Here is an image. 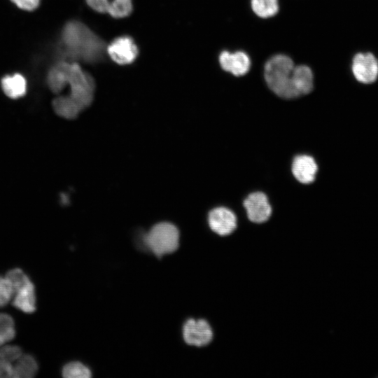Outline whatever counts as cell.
I'll return each instance as SVG.
<instances>
[{
    "instance_id": "20",
    "label": "cell",
    "mask_w": 378,
    "mask_h": 378,
    "mask_svg": "<svg viewBox=\"0 0 378 378\" xmlns=\"http://www.w3.org/2000/svg\"><path fill=\"white\" fill-rule=\"evenodd\" d=\"M15 323L12 316L0 313V337L4 342L12 340L15 336Z\"/></svg>"
},
{
    "instance_id": "1",
    "label": "cell",
    "mask_w": 378,
    "mask_h": 378,
    "mask_svg": "<svg viewBox=\"0 0 378 378\" xmlns=\"http://www.w3.org/2000/svg\"><path fill=\"white\" fill-rule=\"evenodd\" d=\"M265 79L270 90L284 99L307 94L313 89L311 69L305 65L295 66L293 60L285 55H274L266 62Z\"/></svg>"
},
{
    "instance_id": "21",
    "label": "cell",
    "mask_w": 378,
    "mask_h": 378,
    "mask_svg": "<svg viewBox=\"0 0 378 378\" xmlns=\"http://www.w3.org/2000/svg\"><path fill=\"white\" fill-rule=\"evenodd\" d=\"M5 276L10 284L14 293L31 282L28 276L19 268L8 271Z\"/></svg>"
},
{
    "instance_id": "13",
    "label": "cell",
    "mask_w": 378,
    "mask_h": 378,
    "mask_svg": "<svg viewBox=\"0 0 378 378\" xmlns=\"http://www.w3.org/2000/svg\"><path fill=\"white\" fill-rule=\"evenodd\" d=\"M70 63L62 60L54 64L49 70L47 84L52 92L59 94L66 87Z\"/></svg>"
},
{
    "instance_id": "24",
    "label": "cell",
    "mask_w": 378,
    "mask_h": 378,
    "mask_svg": "<svg viewBox=\"0 0 378 378\" xmlns=\"http://www.w3.org/2000/svg\"><path fill=\"white\" fill-rule=\"evenodd\" d=\"M18 7L26 10H33L39 4L40 0H11Z\"/></svg>"
},
{
    "instance_id": "4",
    "label": "cell",
    "mask_w": 378,
    "mask_h": 378,
    "mask_svg": "<svg viewBox=\"0 0 378 378\" xmlns=\"http://www.w3.org/2000/svg\"><path fill=\"white\" fill-rule=\"evenodd\" d=\"M70 88L67 94L75 101L83 111L92 103L95 90L94 78L85 71L76 62H71L67 78Z\"/></svg>"
},
{
    "instance_id": "8",
    "label": "cell",
    "mask_w": 378,
    "mask_h": 378,
    "mask_svg": "<svg viewBox=\"0 0 378 378\" xmlns=\"http://www.w3.org/2000/svg\"><path fill=\"white\" fill-rule=\"evenodd\" d=\"M351 69L356 80L360 83L371 84L378 78V60L370 52L356 54Z\"/></svg>"
},
{
    "instance_id": "23",
    "label": "cell",
    "mask_w": 378,
    "mask_h": 378,
    "mask_svg": "<svg viewBox=\"0 0 378 378\" xmlns=\"http://www.w3.org/2000/svg\"><path fill=\"white\" fill-rule=\"evenodd\" d=\"M13 289L5 277L0 276V307L6 306L13 298Z\"/></svg>"
},
{
    "instance_id": "22",
    "label": "cell",
    "mask_w": 378,
    "mask_h": 378,
    "mask_svg": "<svg viewBox=\"0 0 378 378\" xmlns=\"http://www.w3.org/2000/svg\"><path fill=\"white\" fill-rule=\"evenodd\" d=\"M22 354V349L17 345L0 346V360L14 363Z\"/></svg>"
},
{
    "instance_id": "14",
    "label": "cell",
    "mask_w": 378,
    "mask_h": 378,
    "mask_svg": "<svg viewBox=\"0 0 378 378\" xmlns=\"http://www.w3.org/2000/svg\"><path fill=\"white\" fill-rule=\"evenodd\" d=\"M13 304L25 313H32L36 309L35 288L32 282L14 293Z\"/></svg>"
},
{
    "instance_id": "11",
    "label": "cell",
    "mask_w": 378,
    "mask_h": 378,
    "mask_svg": "<svg viewBox=\"0 0 378 378\" xmlns=\"http://www.w3.org/2000/svg\"><path fill=\"white\" fill-rule=\"evenodd\" d=\"M219 62L223 70L237 76L246 74L251 66L249 57L241 51L234 53L222 52L219 56Z\"/></svg>"
},
{
    "instance_id": "2",
    "label": "cell",
    "mask_w": 378,
    "mask_h": 378,
    "mask_svg": "<svg viewBox=\"0 0 378 378\" xmlns=\"http://www.w3.org/2000/svg\"><path fill=\"white\" fill-rule=\"evenodd\" d=\"M60 47L66 57L90 63L101 60L104 51H106L104 41L85 24L77 20L68 22L64 27Z\"/></svg>"
},
{
    "instance_id": "6",
    "label": "cell",
    "mask_w": 378,
    "mask_h": 378,
    "mask_svg": "<svg viewBox=\"0 0 378 378\" xmlns=\"http://www.w3.org/2000/svg\"><path fill=\"white\" fill-rule=\"evenodd\" d=\"M208 224L213 232L221 237H229L237 227L234 213L223 206L213 209L208 215Z\"/></svg>"
},
{
    "instance_id": "18",
    "label": "cell",
    "mask_w": 378,
    "mask_h": 378,
    "mask_svg": "<svg viewBox=\"0 0 378 378\" xmlns=\"http://www.w3.org/2000/svg\"><path fill=\"white\" fill-rule=\"evenodd\" d=\"M251 7L258 16L263 18L274 15L279 10L277 0H251Z\"/></svg>"
},
{
    "instance_id": "10",
    "label": "cell",
    "mask_w": 378,
    "mask_h": 378,
    "mask_svg": "<svg viewBox=\"0 0 378 378\" xmlns=\"http://www.w3.org/2000/svg\"><path fill=\"white\" fill-rule=\"evenodd\" d=\"M87 4L97 12L108 13L113 18L130 15L132 11V0H85Z\"/></svg>"
},
{
    "instance_id": "5",
    "label": "cell",
    "mask_w": 378,
    "mask_h": 378,
    "mask_svg": "<svg viewBox=\"0 0 378 378\" xmlns=\"http://www.w3.org/2000/svg\"><path fill=\"white\" fill-rule=\"evenodd\" d=\"M183 337L186 344L197 347L210 344L214 338L213 327L204 318H189L184 323Z\"/></svg>"
},
{
    "instance_id": "12",
    "label": "cell",
    "mask_w": 378,
    "mask_h": 378,
    "mask_svg": "<svg viewBox=\"0 0 378 378\" xmlns=\"http://www.w3.org/2000/svg\"><path fill=\"white\" fill-rule=\"evenodd\" d=\"M318 166L314 159L307 155L296 156L292 164V172L300 183L308 184L315 179Z\"/></svg>"
},
{
    "instance_id": "17",
    "label": "cell",
    "mask_w": 378,
    "mask_h": 378,
    "mask_svg": "<svg viewBox=\"0 0 378 378\" xmlns=\"http://www.w3.org/2000/svg\"><path fill=\"white\" fill-rule=\"evenodd\" d=\"M55 113L66 119H74L83 111L79 105L68 95L59 96L52 102Z\"/></svg>"
},
{
    "instance_id": "26",
    "label": "cell",
    "mask_w": 378,
    "mask_h": 378,
    "mask_svg": "<svg viewBox=\"0 0 378 378\" xmlns=\"http://www.w3.org/2000/svg\"><path fill=\"white\" fill-rule=\"evenodd\" d=\"M4 341L0 337V346L4 345Z\"/></svg>"
},
{
    "instance_id": "25",
    "label": "cell",
    "mask_w": 378,
    "mask_h": 378,
    "mask_svg": "<svg viewBox=\"0 0 378 378\" xmlns=\"http://www.w3.org/2000/svg\"><path fill=\"white\" fill-rule=\"evenodd\" d=\"M13 377V365L12 363L0 360V378Z\"/></svg>"
},
{
    "instance_id": "9",
    "label": "cell",
    "mask_w": 378,
    "mask_h": 378,
    "mask_svg": "<svg viewBox=\"0 0 378 378\" xmlns=\"http://www.w3.org/2000/svg\"><path fill=\"white\" fill-rule=\"evenodd\" d=\"M244 206L248 220L255 224L267 222L272 215V207L267 196L261 192L250 194L244 200Z\"/></svg>"
},
{
    "instance_id": "15",
    "label": "cell",
    "mask_w": 378,
    "mask_h": 378,
    "mask_svg": "<svg viewBox=\"0 0 378 378\" xmlns=\"http://www.w3.org/2000/svg\"><path fill=\"white\" fill-rule=\"evenodd\" d=\"M1 83L4 92L10 98L17 99L26 93L27 81L20 74L6 76Z\"/></svg>"
},
{
    "instance_id": "16",
    "label": "cell",
    "mask_w": 378,
    "mask_h": 378,
    "mask_svg": "<svg viewBox=\"0 0 378 378\" xmlns=\"http://www.w3.org/2000/svg\"><path fill=\"white\" fill-rule=\"evenodd\" d=\"M38 365L35 358L30 354H22L13 364L14 378H31L36 375Z\"/></svg>"
},
{
    "instance_id": "7",
    "label": "cell",
    "mask_w": 378,
    "mask_h": 378,
    "mask_svg": "<svg viewBox=\"0 0 378 378\" xmlns=\"http://www.w3.org/2000/svg\"><path fill=\"white\" fill-rule=\"evenodd\" d=\"M106 52L115 62L125 65L136 59L139 48L131 36H122L111 42L106 47Z\"/></svg>"
},
{
    "instance_id": "19",
    "label": "cell",
    "mask_w": 378,
    "mask_h": 378,
    "mask_svg": "<svg viewBox=\"0 0 378 378\" xmlns=\"http://www.w3.org/2000/svg\"><path fill=\"white\" fill-rule=\"evenodd\" d=\"M62 375L66 378H89L91 377V372L83 363L74 361L64 365Z\"/></svg>"
},
{
    "instance_id": "3",
    "label": "cell",
    "mask_w": 378,
    "mask_h": 378,
    "mask_svg": "<svg viewBox=\"0 0 378 378\" xmlns=\"http://www.w3.org/2000/svg\"><path fill=\"white\" fill-rule=\"evenodd\" d=\"M146 246L157 256L175 251L179 245V231L172 223L160 222L153 225L144 237Z\"/></svg>"
}]
</instances>
